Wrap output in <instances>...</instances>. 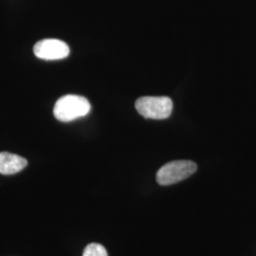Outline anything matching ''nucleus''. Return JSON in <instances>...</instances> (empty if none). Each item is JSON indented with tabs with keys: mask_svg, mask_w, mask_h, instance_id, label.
<instances>
[{
	"mask_svg": "<svg viewBox=\"0 0 256 256\" xmlns=\"http://www.w3.org/2000/svg\"><path fill=\"white\" fill-rule=\"evenodd\" d=\"M90 110V102L84 97L78 95H64L56 102L54 114L58 120L68 122L86 116Z\"/></svg>",
	"mask_w": 256,
	"mask_h": 256,
	"instance_id": "f257e3e1",
	"label": "nucleus"
},
{
	"mask_svg": "<svg viewBox=\"0 0 256 256\" xmlns=\"http://www.w3.org/2000/svg\"><path fill=\"white\" fill-rule=\"evenodd\" d=\"M198 166L191 160H174L164 165L156 173V182L160 185L167 186L180 182L191 176Z\"/></svg>",
	"mask_w": 256,
	"mask_h": 256,
	"instance_id": "f03ea898",
	"label": "nucleus"
},
{
	"mask_svg": "<svg viewBox=\"0 0 256 256\" xmlns=\"http://www.w3.org/2000/svg\"><path fill=\"white\" fill-rule=\"evenodd\" d=\"M136 110L147 119H167L172 113L173 102L168 97H142L136 102Z\"/></svg>",
	"mask_w": 256,
	"mask_h": 256,
	"instance_id": "7ed1b4c3",
	"label": "nucleus"
},
{
	"mask_svg": "<svg viewBox=\"0 0 256 256\" xmlns=\"http://www.w3.org/2000/svg\"><path fill=\"white\" fill-rule=\"evenodd\" d=\"M34 52L43 60H60L70 54V48L64 41L58 39H44L34 46Z\"/></svg>",
	"mask_w": 256,
	"mask_h": 256,
	"instance_id": "20e7f679",
	"label": "nucleus"
},
{
	"mask_svg": "<svg viewBox=\"0 0 256 256\" xmlns=\"http://www.w3.org/2000/svg\"><path fill=\"white\" fill-rule=\"evenodd\" d=\"M27 165V160L20 156L9 152L0 153V174H16L22 171Z\"/></svg>",
	"mask_w": 256,
	"mask_h": 256,
	"instance_id": "39448f33",
	"label": "nucleus"
},
{
	"mask_svg": "<svg viewBox=\"0 0 256 256\" xmlns=\"http://www.w3.org/2000/svg\"><path fill=\"white\" fill-rule=\"evenodd\" d=\"M82 256H108V252L101 244L92 243L86 247Z\"/></svg>",
	"mask_w": 256,
	"mask_h": 256,
	"instance_id": "423d86ee",
	"label": "nucleus"
}]
</instances>
